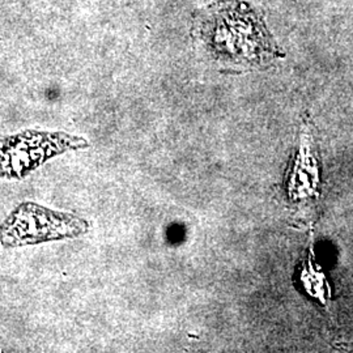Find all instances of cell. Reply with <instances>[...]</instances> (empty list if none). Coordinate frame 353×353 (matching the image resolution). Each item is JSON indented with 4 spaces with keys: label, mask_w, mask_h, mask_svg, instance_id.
Returning <instances> with one entry per match:
<instances>
[{
    "label": "cell",
    "mask_w": 353,
    "mask_h": 353,
    "mask_svg": "<svg viewBox=\"0 0 353 353\" xmlns=\"http://www.w3.org/2000/svg\"><path fill=\"white\" fill-rule=\"evenodd\" d=\"M195 33L223 64L262 67L280 55L261 13L237 0L219 1L203 10Z\"/></svg>",
    "instance_id": "6da1fadb"
}]
</instances>
